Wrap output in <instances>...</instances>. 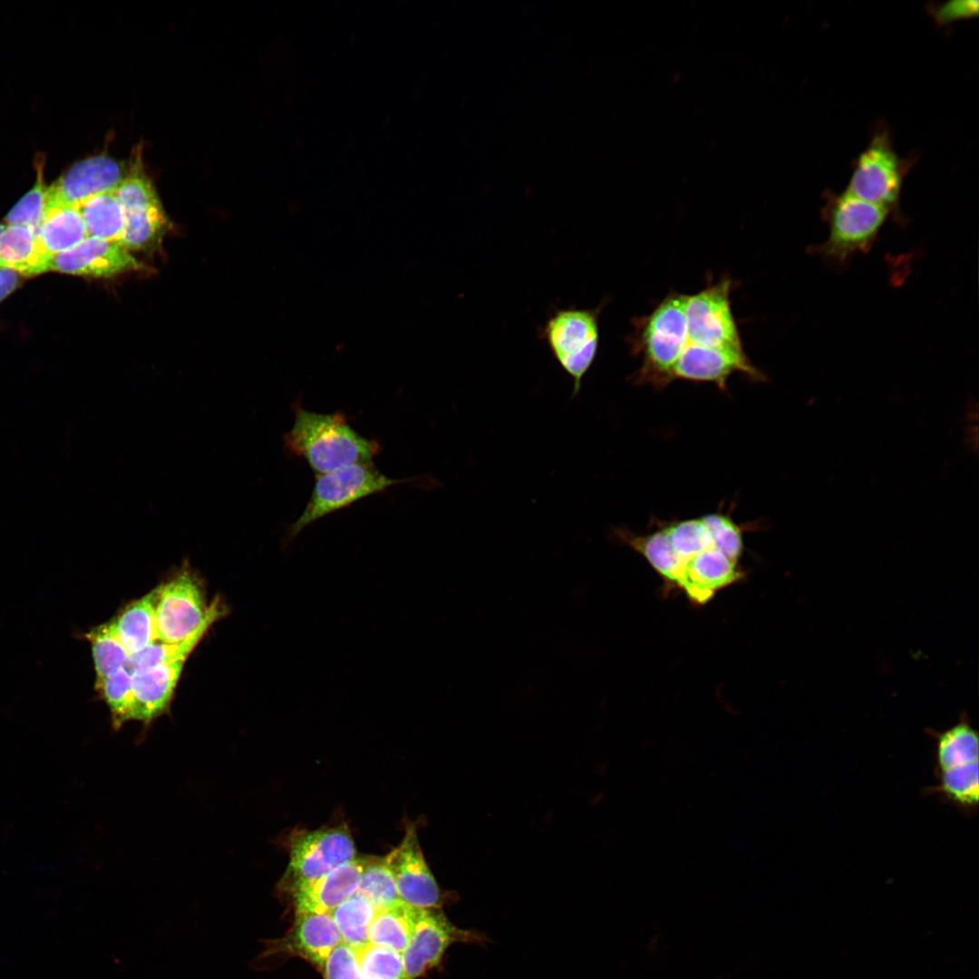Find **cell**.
I'll return each mask as SVG.
<instances>
[{
	"mask_svg": "<svg viewBox=\"0 0 979 979\" xmlns=\"http://www.w3.org/2000/svg\"><path fill=\"white\" fill-rule=\"evenodd\" d=\"M285 449L305 460L316 476L344 465L372 462L381 447L358 433L340 412L319 413L295 406V421L284 435Z\"/></svg>",
	"mask_w": 979,
	"mask_h": 979,
	"instance_id": "obj_1",
	"label": "cell"
},
{
	"mask_svg": "<svg viewBox=\"0 0 979 979\" xmlns=\"http://www.w3.org/2000/svg\"><path fill=\"white\" fill-rule=\"evenodd\" d=\"M685 336L684 295L671 292L635 324L632 348L643 360L638 379L660 385L671 382Z\"/></svg>",
	"mask_w": 979,
	"mask_h": 979,
	"instance_id": "obj_2",
	"label": "cell"
},
{
	"mask_svg": "<svg viewBox=\"0 0 979 979\" xmlns=\"http://www.w3.org/2000/svg\"><path fill=\"white\" fill-rule=\"evenodd\" d=\"M412 481L387 477L372 462L344 465L317 475L303 512L286 529L284 545L291 544L306 527L323 517L394 485Z\"/></svg>",
	"mask_w": 979,
	"mask_h": 979,
	"instance_id": "obj_3",
	"label": "cell"
},
{
	"mask_svg": "<svg viewBox=\"0 0 979 979\" xmlns=\"http://www.w3.org/2000/svg\"><path fill=\"white\" fill-rule=\"evenodd\" d=\"M600 309H557L546 321L541 334L561 368L573 379V395L590 369L599 344Z\"/></svg>",
	"mask_w": 979,
	"mask_h": 979,
	"instance_id": "obj_4",
	"label": "cell"
},
{
	"mask_svg": "<svg viewBox=\"0 0 979 979\" xmlns=\"http://www.w3.org/2000/svg\"><path fill=\"white\" fill-rule=\"evenodd\" d=\"M115 194L125 218L120 245L130 252L158 247L167 231L168 218L139 155Z\"/></svg>",
	"mask_w": 979,
	"mask_h": 979,
	"instance_id": "obj_5",
	"label": "cell"
},
{
	"mask_svg": "<svg viewBox=\"0 0 979 979\" xmlns=\"http://www.w3.org/2000/svg\"><path fill=\"white\" fill-rule=\"evenodd\" d=\"M909 166L894 150L888 130L877 126L868 145L855 162L846 191L891 209L898 202Z\"/></svg>",
	"mask_w": 979,
	"mask_h": 979,
	"instance_id": "obj_6",
	"label": "cell"
},
{
	"mask_svg": "<svg viewBox=\"0 0 979 979\" xmlns=\"http://www.w3.org/2000/svg\"><path fill=\"white\" fill-rule=\"evenodd\" d=\"M732 280L722 277L693 295H684L686 341L708 348L742 352L731 305Z\"/></svg>",
	"mask_w": 979,
	"mask_h": 979,
	"instance_id": "obj_7",
	"label": "cell"
},
{
	"mask_svg": "<svg viewBox=\"0 0 979 979\" xmlns=\"http://www.w3.org/2000/svg\"><path fill=\"white\" fill-rule=\"evenodd\" d=\"M356 858L353 838L346 828L298 831L290 842V860L282 888L292 895L299 887Z\"/></svg>",
	"mask_w": 979,
	"mask_h": 979,
	"instance_id": "obj_8",
	"label": "cell"
},
{
	"mask_svg": "<svg viewBox=\"0 0 979 979\" xmlns=\"http://www.w3.org/2000/svg\"><path fill=\"white\" fill-rule=\"evenodd\" d=\"M889 211L846 190L830 197L827 206L829 235L821 247L822 253L833 259L845 260L868 250Z\"/></svg>",
	"mask_w": 979,
	"mask_h": 979,
	"instance_id": "obj_9",
	"label": "cell"
},
{
	"mask_svg": "<svg viewBox=\"0 0 979 979\" xmlns=\"http://www.w3.org/2000/svg\"><path fill=\"white\" fill-rule=\"evenodd\" d=\"M478 932L452 924L441 908H418L402 959L405 979H416L438 965L448 947L456 943H479Z\"/></svg>",
	"mask_w": 979,
	"mask_h": 979,
	"instance_id": "obj_10",
	"label": "cell"
},
{
	"mask_svg": "<svg viewBox=\"0 0 979 979\" xmlns=\"http://www.w3.org/2000/svg\"><path fill=\"white\" fill-rule=\"evenodd\" d=\"M208 608L199 583L188 572L161 585L155 606L157 641L187 639L205 620Z\"/></svg>",
	"mask_w": 979,
	"mask_h": 979,
	"instance_id": "obj_11",
	"label": "cell"
},
{
	"mask_svg": "<svg viewBox=\"0 0 979 979\" xmlns=\"http://www.w3.org/2000/svg\"><path fill=\"white\" fill-rule=\"evenodd\" d=\"M128 169L121 161L107 155L92 156L74 163L47 187V210L77 207L93 196L115 191L125 179Z\"/></svg>",
	"mask_w": 979,
	"mask_h": 979,
	"instance_id": "obj_12",
	"label": "cell"
},
{
	"mask_svg": "<svg viewBox=\"0 0 979 979\" xmlns=\"http://www.w3.org/2000/svg\"><path fill=\"white\" fill-rule=\"evenodd\" d=\"M402 901L416 908H441L442 896L420 846L415 828L385 856Z\"/></svg>",
	"mask_w": 979,
	"mask_h": 979,
	"instance_id": "obj_13",
	"label": "cell"
},
{
	"mask_svg": "<svg viewBox=\"0 0 979 979\" xmlns=\"http://www.w3.org/2000/svg\"><path fill=\"white\" fill-rule=\"evenodd\" d=\"M141 268L119 243L88 236L75 247L54 255L48 271L94 277H111Z\"/></svg>",
	"mask_w": 979,
	"mask_h": 979,
	"instance_id": "obj_14",
	"label": "cell"
},
{
	"mask_svg": "<svg viewBox=\"0 0 979 979\" xmlns=\"http://www.w3.org/2000/svg\"><path fill=\"white\" fill-rule=\"evenodd\" d=\"M296 914L288 933L271 950L304 958L322 969L329 954L342 943L339 930L330 913Z\"/></svg>",
	"mask_w": 979,
	"mask_h": 979,
	"instance_id": "obj_15",
	"label": "cell"
},
{
	"mask_svg": "<svg viewBox=\"0 0 979 979\" xmlns=\"http://www.w3.org/2000/svg\"><path fill=\"white\" fill-rule=\"evenodd\" d=\"M742 577L739 563L712 547L686 562L679 589L692 603L703 606L718 591L738 582Z\"/></svg>",
	"mask_w": 979,
	"mask_h": 979,
	"instance_id": "obj_16",
	"label": "cell"
},
{
	"mask_svg": "<svg viewBox=\"0 0 979 979\" xmlns=\"http://www.w3.org/2000/svg\"><path fill=\"white\" fill-rule=\"evenodd\" d=\"M363 869L362 858L343 864L306 883L293 893L296 913H330L356 893Z\"/></svg>",
	"mask_w": 979,
	"mask_h": 979,
	"instance_id": "obj_17",
	"label": "cell"
},
{
	"mask_svg": "<svg viewBox=\"0 0 979 979\" xmlns=\"http://www.w3.org/2000/svg\"><path fill=\"white\" fill-rule=\"evenodd\" d=\"M184 661L141 668L131 673L136 721L146 725L169 710Z\"/></svg>",
	"mask_w": 979,
	"mask_h": 979,
	"instance_id": "obj_18",
	"label": "cell"
},
{
	"mask_svg": "<svg viewBox=\"0 0 979 979\" xmlns=\"http://www.w3.org/2000/svg\"><path fill=\"white\" fill-rule=\"evenodd\" d=\"M615 533L622 542L646 559L668 587L680 588L684 566L664 528L646 535H636L626 529H616Z\"/></svg>",
	"mask_w": 979,
	"mask_h": 979,
	"instance_id": "obj_19",
	"label": "cell"
},
{
	"mask_svg": "<svg viewBox=\"0 0 979 979\" xmlns=\"http://www.w3.org/2000/svg\"><path fill=\"white\" fill-rule=\"evenodd\" d=\"M50 259L30 228L12 225L0 234V268L34 276L48 271Z\"/></svg>",
	"mask_w": 979,
	"mask_h": 979,
	"instance_id": "obj_20",
	"label": "cell"
},
{
	"mask_svg": "<svg viewBox=\"0 0 979 979\" xmlns=\"http://www.w3.org/2000/svg\"><path fill=\"white\" fill-rule=\"evenodd\" d=\"M159 587L128 605L113 620L116 634L130 654L157 640L155 606Z\"/></svg>",
	"mask_w": 979,
	"mask_h": 979,
	"instance_id": "obj_21",
	"label": "cell"
},
{
	"mask_svg": "<svg viewBox=\"0 0 979 979\" xmlns=\"http://www.w3.org/2000/svg\"><path fill=\"white\" fill-rule=\"evenodd\" d=\"M87 237L78 208L67 206L47 210L37 239L42 250L52 257L75 247Z\"/></svg>",
	"mask_w": 979,
	"mask_h": 979,
	"instance_id": "obj_22",
	"label": "cell"
},
{
	"mask_svg": "<svg viewBox=\"0 0 979 979\" xmlns=\"http://www.w3.org/2000/svg\"><path fill=\"white\" fill-rule=\"evenodd\" d=\"M223 615V607L216 599L209 606L208 613L202 624L187 639L178 643H163L155 641L139 653L130 654L125 667L132 673L141 668H146L162 664H170L177 661H185L188 655L200 641L208 627Z\"/></svg>",
	"mask_w": 979,
	"mask_h": 979,
	"instance_id": "obj_23",
	"label": "cell"
},
{
	"mask_svg": "<svg viewBox=\"0 0 979 979\" xmlns=\"http://www.w3.org/2000/svg\"><path fill=\"white\" fill-rule=\"evenodd\" d=\"M417 910L402 900L378 910L368 930L369 943L402 954L409 943Z\"/></svg>",
	"mask_w": 979,
	"mask_h": 979,
	"instance_id": "obj_24",
	"label": "cell"
},
{
	"mask_svg": "<svg viewBox=\"0 0 979 979\" xmlns=\"http://www.w3.org/2000/svg\"><path fill=\"white\" fill-rule=\"evenodd\" d=\"M934 734L936 740V772L979 761L978 732L964 713L958 723Z\"/></svg>",
	"mask_w": 979,
	"mask_h": 979,
	"instance_id": "obj_25",
	"label": "cell"
},
{
	"mask_svg": "<svg viewBox=\"0 0 979 979\" xmlns=\"http://www.w3.org/2000/svg\"><path fill=\"white\" fill-rule=\"evenodd\" d=\"M77 208L88 236L120 244L124 232L125 218L115 191L93 196Z\"/></svg>",
	"mask_w": 979,
	"mask_h": 979,
	"instance_id": "obj_26",
	"label": "cell"
},
{
	"mask_svg": "<svg viewBox=\"0 0 979 979\" xmlns=\"http://www.w3.org/2000/svg\"><path fill=\"white\" fill-rule=\"evenodd\" d=\"M377 910L363 895L354 893L331 912L342 943L355 951L369 944L368 930Z\"/></svg>",
	"mask_w": 979,
	"mask_h": 979,
	"instance_id": "obj_27",
	"label": "cell"
},
{
	"mask_svg": "<svg viewBox=\"0 0 979 979\" xmlns=\"http://www.w3.org/2000/svg\"><path fill=\"white\" fill-rule=\"evenodd\" d=\"M978 763L974 761L959 768L936 772L935 787L943 798L964 812L977 809L979 798Z\"/></svg>",
	"mask_w": 979,
	"mask_h": 979,
	"instance_id": "obj_28",
	"label": "cell"
},
{
	"mask_svg": "<svg viewBox=\"0 0 979 979\" xmlns=\"http://www.w3.org/2000/svg\"><path fill=\"white\" fill-rule=\"evenodd\" d=\"M362 862L357 893L365 897L377 911L401 900L385 857L362 858Z\"/></svg>",
	"mask_w": 979,
	"mask_h": 979,
	"instance_id": "obj_29",
	"label": "cell"
},
{
	"mask_svg": "<svg viewBox=\"0 0 979 979\" xmlns=\"http://www.w3.org/2000/svg\"><path fill=\"white\" fill-rule=\"evenodd\" d=\"M85 637L91 644L96 681L125 667L130 654L119 640L113 620L92 628Z\"/></svg>",
	"mask_w": 979,
	"mask_h": 979,
	"instance_id": "obj_30",
	"label": "cell"
},
{
	"mask_svg": "<svg viewBox=\"0 0 979 979\" xmlns=\"http://www.w3.org/2000/svg\"><path fill=\"white\" fill-rule=\"evenodd\" d=\"M95 688L107 703L112 725L120 728L129 721H136V703L131 684V673L121 668L111 675L95 682Z\"/></svg>",
	"mask_w": 979,
	"mask_h": 979,
	"instance_id": "obj_31",
	"label": "cell"
},
{
	"mask_svg": "<svg viewBox=\"0 0 979 979\" xmlns=\"http://www.w3.org/2000/svg\"><path fill=\"white\" fill-rule=\"evenodd\" d=\"M36 169L37 176L34 185L13 207L5 221L8 226L26 227L38 235L47 212V187L44 182L43 160L37 161Z\"/></svg>",
	"mask_w": 979,
	"mask_h": 979,
	"instance_id": "obj_32",
	"label": "cell"
},
{
	"mask_svg": "<svg viewBox=\"0 0 979 979\" xmlns=\"http://www.w3.org/2000/svg\"><path fill=\"white\" fill-rule=\"evenodd\" d=\"M664 530L683 566L697 554L714 547L701 518L672 523L664 528Z\"/></svg>",
	"mask_w": 979,
	"mask_h": 979,
	"instance_id": "obj_33",
	"label": "cell"
},
{
	"mask_svg": "<svg viewBox=\"0 0 979 979\" xmlns=\"http://www.w3.org/2000/svg\"><path fill=\"white\" fill-rule=\"evenodd\" d=\"M356 955L364 979H405L401 953L369 943Z\"/></svg>",
	"mask_w": 979,
	"mask_h": 979,
	"instance_id": "obj_34",
	"label": "cell"
},
{
	"mask_svg": "<svg viewBox=\"0 0 979 979\" xmlns=\"http://www.w3.org/2000/svg\"><path fill=\"white\" fill-rule=\"evenodd\" d=\"M701 519L710 533L714 547L730 559L739 563L743 552L741 528L730 516L723 514H709Z\"/></svg>",
	"mask_w": 979,
	"mask_h": 979,
	"instance_id": "obj_35",
	"label": "cell"
},
{
	"mask_svg": "<svg viewBox=\"0 0 979 979\" xmlns=\"http://www.w3.org/2000/svg\"><path fill=\"white\" fill-rule=\"evenodd\" d=\"M321 970L325 979H364L356 951L344 943L333 949Z\"/></svg>",
	"mask_w": 979,
	"mask_h": 979,
	"instance_id": "obj_36",
	"label": "cell"
},
{
	"mask_svg": "<svg viewBox=\"0 0 979 979\" xmlns=\"http://www.w3.org/2000/svg\"><path fill=\"white\" fill-rule=\"evenodd\" d=\"M978 8L977 0H953L929 7V13L936 24L945 26L959 20L976 17Z\"/></svg>",
	"mask_w": 979,
	"mask_h": 979,
	"instance_id": "obj_37",
	"label": "cell"
},
{
	"mask_svg": "<svg viewBox=\"0 0 979 979\" xmlns=\"http://www.w3.org/2000/svg\"><path fill=\"white\" fill-rule=\"evenodd\" d=\"M18 274L10 269H0V301L5 298L17 286Z\"/></svg>",
	"mask_w": 979,
	"mask_h": 979,
	"instance_id": "obj_38",
	"label": "cell"
},
{
	"mask_svg": "<svg viewBox=\"0 0 979 979\" xmlns=\"http://www.w3.org/2000/svg\"><path fill=\"white\" fill-rule=\"evenodd\" d=\"M4 229H5V227H4L3 225H1V224H0V234L2 233V231H3Z\"/></svg>",
	"mask_w": 979,
	"mask_h": 979,
	"instance_id": "obj_39",
	"label": "cell"
},
{
	"mask_svg": "<svg viewBox=\"0 0 979 979\" xmlns=\"http://www.w3.org/2000/svg\"><path fill=\"white\" fill-rule=\"evenodd\" d=\"M1 269V268H0Z\"/></svg>",
	"mask_w": 979,
	"mask_h": 979,
	"instance_id": "obj_40",
	"label": "cell"
}]
</instances>
